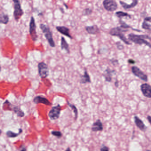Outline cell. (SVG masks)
Segmentation results:
<instances>
[{
  "label": "cell",
  "instance_id": "cell-1",
  "mask_svg": "<svg viewBox=\"0 0 151 151\" xmlns=\"http://www.w3.org/2000/svg\"><path fill=\"white\" fill-rule=\"evenodd\" d=\"M128 38L129 41L134 43L136 44L142 45L145 44L148 47L151 48V44L146 39L151 40V38L147 35H136L133 33H130L128 35Z\"/></svg>",
  "mask_w": 151,
  "mask_h": 151
},
{
  "label": "cell",
  "instance_id": "cell-2",
  "mask_svg": "<svg viewBox=\"0 0 151 151\" xmlns=\"http://www.w3.org/2000/svg\"><path fill=\"white\" fill-rule=\"evenodd\" d=\"M128 31H129L128 29H125L123 28H121L120 26V27H116L112 28L110 30L109 33L111 36L118 37L120 39V40L123 42L125 44L127 45H131L132 43L128 41L123 33H126Z\"/></svg>",
  "mask_w": 151,
  "mask_h": 151
},
{
  "label": "cell",
  "instance_id": "cell-3",
  "mask_svg": "<svg viewBox=\"0 0 151 151\" xmlns=\"http://www.w3.org/2000/svg\"><path fill=\"white\" fill-rule=\"evenodd\" d=\"M40 28L44 34V37L47 40L50 47H56V45L53 38V34L50 27L44 24H41Z\"/></svg>",
  "mask_w": 151,
  "mask_h": 151
},
{
  "label": "cell",
  "instance_id": "cell-4",
  "mask_svg": "<svg viewBox=\"0 0 151 151\" xmlns=\"http://www.w3.org/2000/svg\"><path fill=\"white\" fill-rule=\"evenodd\" d=\"M13 1L14 5V18L16 21L18 22L23 16L24 12L21 8V4L19 0H13Z\"/></svg>",
  "mask_w": 151,
  "mask_h": 151
},
{
  "label": "cell",
  "instance_id": "cell-5",
  "mask_svg": "<svg viewBox=\"0 0 151 151\" xmlns=\"http://www.w3.org/2000/svg\"><path fill=\"white\" fill-rule=\"evenodd\" d=\"M38 71L39 75L41 79H45L49 74V69L47 64L45 62H41L38 64Z\"/></svg>",
  "mask_w": 151,
  "mask_h": 151
},
{
  "label": "cell",
  "instance_id": "cell-6",
  "mask_svg": "<svg viewBox=\"0 0 151 151\" xmlns=\"http://www.w3.org/2000/svg\"><path fill=\"white\" fill-rule=\"evenodd\" d=\"M62 108L60 104L54 106L48 112L49 118L52 121L56 120L60 118Z\"/></svg>",
  "mask_w": 151,
  "mask_h": 151
},
{
  "label": "cell",
  "instance_id": "cell-7",
  "mask_svg": "<svg viewBox=\"0 0 151 151\" xmlns=\"http://www.w3.org/2000/svg\"><path fill=\"white\" fill-rule=\"evenodd\" d=\"M29 34L33 41H36L37 40L38 37L37 32V25L35 22V18L33 16L31 17L29 23Z\"/></svg>",
  "mask_w": 151,
  "mask_h": 151
},
{
  "label": "cell",
  "instance_id": "cell-8",
  "mask_svg": "<svg viewBox=\"0 0 151 151\" xmlns=\"http://www.w3.org/2000/svg\"><path fill=\"white\" fill-rule=\"evenodd\" d=\"M103 5L104 9L109 12H114L118 8L117 3L114 0H104Z\"/></svg>",
  "mask_w": 151,
  "mask_h": 151
},
{
  "label": "cell",
  "instance_id": "cell-9",
  "mask_svg": "<svg viewBox=\"0 0 151 151\" xmlns=\"http://www.w3.org/2000/svg\"><path fill=\"white\" fill-rule=\"evenodd\" d=\"M131 70L133 74L143 81L147 82L148 79V76L137 66H133L131 68Z\"/></svg>",
  "mask_w": 151,
  "mask_h": 151
},
{
  "label": "cell",
  "instance_id": "cell-10",
  "mask_svg": "<svg viewBox=\"0 0 151 151\" xmlns=\"http://www.w3.org/2000/svg\"><path fill=\"white\" fill-rule=\"evenodd\" d=\"M33 102L35 104H43L46 106H51L52 103L49 101L48 99L43 95H38L35 97L33 99Z\"/></svg>",
  "mask_w": 151,
  "mask_h": 151
},
{
  "label": "cell",
  "instance_id": "cell-11",
  "mask_svg": "<svg viewBox=\"0 0 151 151\" xmlns=\"http://www.w3.org/2000/svg\"><path fill=\"white\" fill-rule=\"evenodd\" d=\"M56 28L58 32L62 35H64L70 39H73V37L70 34V30L68 27L65 26H56Z\"/></svg>",
  "mask_w": 151,
  "mask_h": 151
},
{
  "label": "cell",
  "instance_id": "cell-12",
  "mask_svg": "<svg viewBox=\"0 0 151 151\" xmlns=\"http://www.w3.org/2000/svg\"><path fill=\"white\" fill-rule=\"evenodd\" d=\"M141 89L144 96L148 98H151V86L148 83L142 84Z\"/></svg>",
  "mask_w": 151,
  "mask_h": 151
},
{
  "label": "cell",
  "instance_id": "cell-13",
  "mask_svg": "<svg viewBox=\"0 0 151 151\" xmlns=\"http://www.w3.org/2000/svg\"><path fill=\"white\" fill-rule=\"evenodd\" d=\"M116 74V71L113 70H111L109 68L107 69L104 71L103 75L105 78L106 81L108 82H110L112 80V76Z\"/></svg>",
  "mask_w": 151,
  "mask_h": 151
},
{
  "label": "cell",
  "instance_id": "cell-14",
  "mask_svg": "<svg viewBox=\"0 0 151 151\" xmlns=\"http://www.w3.org/2000/svg\"><path fill=\"white\" fill-rule=\"evenodd\" d=\"M134 122H135L136 126L141 131H143V132H145V131H146L147 128L146 126H145L142 121L139 118L138 116H135L134 117Z\"/></svg>",
  "mask_w": 151,
  "mask_h": 151
},
{
  "label": "cell",
  "instance_id": "cell-15",
  "mask_svg": "<svg viewBox=\"0 0 151 151\" xmlns=\"http://www.w3.org/2000/svg\"><path fill=\"white\" fill-rule=\"evenodd\" d=\"M85 30L88 34L91 35H96L100 33L99 28L97 25L86 26L85 27Z\"/></svg>",
  "mask_w": 151,
  "mask_h": 151
},
{
  "label": "cell",
  "instance_id": "cell-16",
  "mask_svg": "<svg viewBox=\"0 0 151 151\" xmlns=\"http://www.w3.org/2000/svg\"><path fill=\"white\" fill-rule=\"evenodd\" d=\"M103 129V124L100 119H98L95 122H94L92 126L91 130L93 132L102 131Z\"/></svg>",
  "mask_w": 151,
  "mask_h": 151
},
{
  "label": "cell",
  "instance_id": "cell-17",
  "mask_svg": "<svg viewBox=\"0 0 151 151\" xmlns=\"http://www.w3.org/2000/svg\"><path fill=\"white\" fill-rule=\"evenodd\" d=\"M91 83V77L88 73L87 70L85 69L84 74L80 76V83L81 84L90 83Z\"/></svg>",
  "mask_w": 151,
  "mask_h": 151
},
{
  "label": "cell",
  "instance_id": "cell-18",
  "mask_svg": "<svg viewBox=\"0 0 151 151\" xmlns=\"http://www.w3.org/2000/svg\"><path fill=\"white\" fill-rule=\"evenodd\" d=\"M138 3V0H133V2L129 5L125 3L124 1H120V4H121V6L125 10L129 9L132 8H134L137 6Z\"/></svg>",
  "mask_w": 151,
  "mask_h": 151
},
{
  "label": "cell",
  "instance_id": "cell-19",
  "mask_svg": "<svg viewBox=\"0 0 151 151\" xmlns=\"http://www.w3.org/2000/svg\"><path fill=\"white\" fill-rule=\"evenodd\" d=\"M60 47L61 50H65L66 52L68 54L70 53L69 45L64 37H61V38Z\"/></svg>",
  "mask_w": 151,
  "mask_h": 151
},
{
  "label": "cell",
  "instance_id": "cell-20",
  "mask_svg": "<svg viewBox=\"0 0 151 151\" xmlns=\"http://www.w3.org/2000/svg\"><path fill=\"white\" fill-rule=\"evenodd\" d=\"M11 110H12L18 117H23L25 115L24 112L20 109V107L19 106H14V107H12Z\"/></svg>",
  "mask_w": 151,
  "mask_h": 151
},
{
  "label": "cell",
  "instance_id": "cell-21",
  "mask_svg": "<svg viewBox=\"0 0 151 151\" xmlns=\"http://www.w3.org/2000/svg\"><path fill=\"white\" fill-rule=\"evenodd\" d=\"M23 133V129L21 128L19 129L18 133H16L10 130H8L6 132V135L8 138H16Z\"/></svg>",
  "mask_w": 151,
  "mask_h": 151
},
{
  "label": "cell",
  "instance_id": "cell-22",
  "mask_svg": "<svg viewBox=\"0 0 151 151\" xmlns=\"http://www.w3.org/2000/svg\"><path fill=\"white\" fill-rule=\"evenodd\" d=\"M9 16L8 14H5L4 12H2L1 14V16H0L1 23L7 24L9 23Z\"/></svg>",
  "mask_w": 151,
  "mask_h": 151
},
{
  "label": "cell",
  "instance_id": "cell-23",
  "mask_svg": "<svg viewBox=\"0 0 151 151\" xmlns=\"http://www.w3.org/2000/svg\"><path fill=\"white\" fill-rule=\"evenodd\" d=\"M67 104H68L69 107H70V108L72 109V110L73 111L74 116H74V120H75V121L77 120L78 117V114H79V113H78V109H77V107H76L75 105L71 104V103H70L68 100H67Z\"/></svg>",
  "mask_w": 151,
  "mask_h": 151
},
{
  "label": "cell",
  "instance_id": "cell-24",
  "mask_svg": "<svg viewBox=\"0 0 151 151\" xmlns=\"http://www.w3.org/2000/svg\"><path fill=\"white\" fill-rule=\"evenodd\" d=\"M115 15L117 18L120 19L122 18H124V17H129V18H132L131 15H129V14H128L127 13H125V12H122L121 11L116 12L115 13Z\"/></svg>",
  "mask_w": 151,
  "mask_h": 151
},
{
  "label": "cell",
  "instance_id": "cell-25",
  "mask_svg": "<svg viewBox=\"0 0 151 151\" xmlns=\"http://www.w3.org/2000/svg\"><path fill=\"white\" fill-rule=\"evenodd\" d=\"M51 134L58 139L62 138L63 135V133H62V132H61V131H56V130H53V131H51Z\"/></svg>",
  "mask_w": 151,
  "mask_h": 151
},
{
  "label": "cell",
  "instance_id": "cell-26",
  "mask_svg": "<svg viewBox=\"0 0 151 151\" xmlns=\"http://www.w3.org/2000/svg\"><path fill=\"white\" fill-rule=\"evenodd\" d=\"M142 28L145 30L151 31V25L148 23L147 21L144 20L142 25Z\"/></svg>",
  "mask_w": 151,
  "mask_h": 151
},
{
  "label": "cell",
  "instance_id": "cell-27",
  "mask_svg": "<svg viewBox=\"0 0 151 151\" xmlns=\"http://www.w3.org/2000/svg\"><path fill=\"white\" fill-rule=\"evenodd\" d=\"M93 11L92 9H90V8H86L83 10V13H82V14L83 15L85 16H89L92 13Z\"/></svg>",
  "mask_w": 151,
  "mask_h": 151
},
{
  "label": "cell",
  "instance_id": "cell-28",
  "mask_svg": "<svg viewBox=\"0 0 151 151\" xmlns=\"http://www.w3.org/2000/svg\"><path fill=\"white\" fill-rule=\"evenodd\" d=\"M119 23L121 24V28H125V29H128V28H132L131 26L127 24L126 23H125L124 21H123L121 20H120Z\"/></svg>",
  "mask_w": 151,
  "mask_h": 151
},
{
  "label": "cell",
  "instance_id": "cell-29",
  "mask_svg": "<svg viewBox=\"0 0 151 151\" xmlns=\"http://www.w3.org/2000/svg\"><path fill=\"white\" fill-rule=\"evenodd\" d=\"M116 44L117 49H119V50H122L124 49V46L123 45L121 44L120 42H117L116 43Z\"/></svg>",
  "mask_w": 151,
  "mask_h": 151
},
{
  "label": "cell",
  "instance_id": "cell-30",
  "mask_svg": "<svg viewBox=\"0 0 151 151\" xmlns=\"http://www.w3.org/2000/svg\"><path fill=\"white\" fill-rule=\"evenodd\" d=\"M110 149L109 148L107 147V146H106V145L102 144V145L101 148H100V151H109Z\"/></svg>",
  "mask_w": 151,
  "mask_h": 151
},
{
  "label": "cell",
  "instance_id": "cell-31",
  "mask_svg": "<svg viewBox=\"0 0 151 151\" xmlns=\"http://www.w3.org/2000/svg\"><path fill=\"white\" fill-rule=\"evenodd\" d=\"M112 64H113L114 66L118 65V61L116 60H110Z\"/></svg>",
  "mask_w": 151,
  "mask_h": 151
},
{
  "label": "cell",
  "instance_id": "cell-32",
  "mask_svg": "<svg viewBox=\"0 0 151 151\" xmlns=\"http://www.w3.org/2000/svg\"><path fill=\"white\" fill-rule=\"evenodd\" d=\"M19 150L20 151H27V148L26 147L25 145L24 144H22L21 145V147L20 148Z\"/></svg>",
  "mask_w": 151,
  "mask_h": 151
},
{
  "label": "cell",
  "instance_id": "cell-33",
  "mask_svg": "<svg viewBox=\"0 0 151 151\" xmlns=\"http://www.w3.org/2000/svg\"><path fill=\"white\" fill-rule=\"evenodd\" d=\"M144 20L145 21H148V22H150L151 23V16H148V17H146L144 19Z\"/></svg>",
  "mask_w": 151,
  "mask_h": 151
},
{
  "label": "cell",
  "instance_id": "cell-34",
  "mask_svg": "<svg viewBox=\"0 0 151 151\" xmlns=\"http://www.w3.org/2000/svg\"><path fill=\"white\" fill-rule=\"evenodd\" d=\"M128 63L130 64H134L136 63V62L132 59H129V60H128Z\"/></svg>",
  "mask_w": 151,
  "mask_h": 151
},
{
  "label": "cell",
  "instance_id": "cell-35",
  "mask_svg": "<svg viewBox=\"0 0 151 151\" xmlns=\"http://www.w3.org/2000/svg\"><path fill=\"white\" fill-rule=\"evenodd\" d=\"M147 118L148 122H149V123L151 125V116H148Z\"/></svg>",
  "mask_w": 151,
  "mask_h": 151
},
{
  "label": "cell",
  "instance_id": "cell-36",
  "mask_svg": "<svg viewBox=\"0 0 151 151\" xmlns=\"http://www.w3.org/2000/svg\"><path fill=\"white\" fill-rule=\"evenodd\" d=\"M115 86L116 87H118L119 86V83L118 81L116 80L115 82Z\"/></svg>",
  "mask_w": 151,
  "mask_h": 151
},
{
  "label": "cell",
  "instance_id": "cell-37",
  "mask_svg": "<svg viewBox=\"0 0 151 151\" xmlns=\"http://www.w3.org/2000/svg\"><path fill=\"white\" fill-rule=\"evenodd\" d=\"M70 150H71V149H70V148H68L66 149L65 151H70Z\"/></svg>",
  "mask_w": 151,
  "mask_h": 151
},
{
  "label": "cell",
  "instance_id": "cell-38",
  "mask_svg": "<svg viewBox=\"0 0 151 151\" xmlns=\"http://www.w3.org/2000/svg\"><path fill=\"white\" fill-rule=\"evenodd\" d=\"M60 1H63V0H60Z\"/></svg>",
  "mask_w": 151,
  "mask_h": 151
},
{
  "label": "cell",
  "instance_id": "cell-39",
  "mask_svg": "<svg viewBox=\"0 0 151 151\" xmlns=\"http://www.w3.org/2000/svg\"><path fill=\"white\" fill-rule=\"evenodd\" d=\"M21 1H22V0H21Z\"/></svg>",
  "mask_w": 151,
  "mask_h": 151
}]
</instances>
